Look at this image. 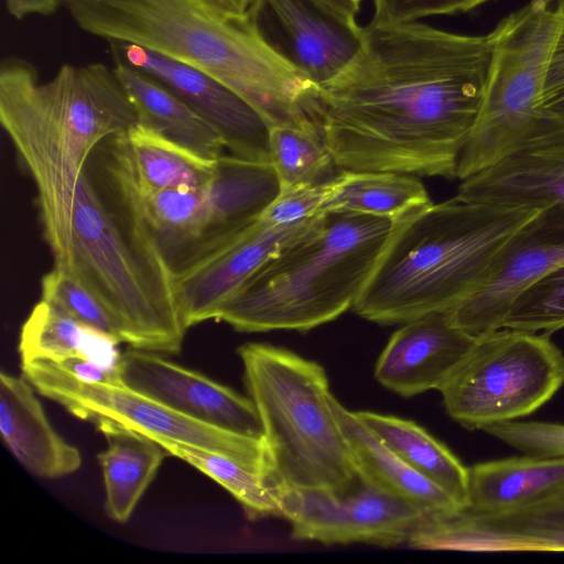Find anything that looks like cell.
<instances>
[{
  "label": "cell",
  "mask_w": 564,
  "mask_h": 564,
  "mask_svg": "<svg viewBox=\"0 0 564 564\" xmlns=\"http://www.w3.org/2000/svg\"><path fill=\"white\" fill-rule=\"evenodd\" d=\"M492 47L490 33L371 21L351 65L317 88V116L335 165L456 178Z\"/></svg>",
  "instance_id": "obj_1"
},
{
  "label": "cell",
  "mask_w": 564,
  "mask_h": 564,
  "mask_svg": "<svg viewBox=\"0 0 564 564\" xmlns=\"http://www.w3.org/2000/svg\"><path fill=\"white\" fill-rule=\"evenodd\" d=\"M0 122L35 183L54 264L67 256L74 203L89 158L138 122L113 68L64 64L40 82L35 66L9 56L0 66Z\"/></svg>",
  "instance_id": "obj_2"
},
{
  "label": "cell",
  "mask_w": 564,
  "mask_h": 564,
  "mask_svg": "<svg viewBox=\"0 0 564 564\" xmlns=\"http://www.w3.org/2000/svg\"><path fill=\"white\" fill-rule=\"evenodd\" d=\"M84 32L135 44L197 68L249 101L273 127L321 131L317 88L276 57L249 18L198 0H61Z\"/></svg>",
  "instance_id": "obj_3"
},
{
  "label": "cell",
  "mask_w": 564,
  "mask_h": 564,
  "mask_svg": "<svg viewBox=\"0 0 564 564\" xmlns=\"http://www.w3.org/2000/svg\"><path fill=\"white\" fill-rule=\"evenodd\" d=\"M539 209L430 203L393 228L354 310L384 325L448 311L476 292L507 242Z\"/></svg>",
  "instance_id": "obj_4"
},
{
  "label": "cell",
  "mask_w": 564,
  "mask_h": 564,
  "mask_svg": "<svg viewBox=\"0 0 564 564\" xmlns=\"http://www.w3.org/2000/svg\"><path fill=\"white\" fill-rule=\"evenodd\" d=\"M393 220L322 213L269 259L219 310L216 319L243 333L307 332L354 307Z\"/></svg>",
  "instance_id": "obj_5"
},
{
  "label": "cell",
  "mask_w": 564,
  "mask_h": 564,
  "mask_svg": "<svg viewBox=\"0 0 564 564\" xmlns=\"http://www.w3.org/2000/svg\"><path fill=\"white\" fill-rule=\"evenodd\" d=\"M104 306L122 343L178 354L185 338L174 275L156 245L113 199L88 162L74 203L65 260Z\"/></svg>",
  "instance_id": "obj_6"
},
{
  "label": "cell",
  "mask_w": 564,
  "mask_h": 564,
  "mask_svg": "<svg viewBox=\"0 0 564 564\" xmlns=\"http://www.w3.org/2000/svg\"><path fill=\"white\" fill-rule=\"evenodd\" d=\"M237 354L281 484L339 492L354 488L360 476L323 366L262 343H246Z\"/></svg>",
  "instance_id": "obj_7"
},
{
  "label": "cell",
  "mask_w": 564,
  "mask_h": 564,
  "mask_svg": "<svg viewBox=\"0 0 564 564\" xmlns=\"http://www.w3.org/2000/svg\"><path fill=\"white\" fill-rule=\"evenodd\" d=\"M563 21L564 0H530L490 32L487 88L458 159L459 181L513 154L564 141V123L543 105L546 70Z\"/></svg>",
  "instance_id": "obj_8"
},
{
  "label": "cell",
  "mask_w": 564,
  "mask_h": 564,
  "mask_svg": "<svg viewBox=\"0 0 564 564\" xmlns=\"http://www.w3.org/2000/svg\"><path fill=\"white\" fill-rule=\"evenodd\" d=\"M549 335L499 328L477 337L440 389L448 415L484 430L546 403L564 383V354Z\"/></svg>",
  "instance_id": "obj_9"
},
{
  "label": "cell",
  "mask_w": 564,
  "mask_h": 564,
  "mask_svg": "<svg viewBox=\"0 0 564 564\" xmlns=\"http://www.w3.org/2000/svg\"><path fill=\"white\" fill-rule=\"evenodd\" d=\"M21 370L39 394L78 419L112 421L154 440L199 447L275 473L265 440L207 424L123 384L84 382L51 360L24 361Z\"/></svg>",
  "instance_id": "obj_10"
},
{
  "label": "cell",
  "mask_w": 564,
  "mask_h": 564,
  "mask_svg": "<svg viewBox=\"0 0 564 564\" xmlns=\"http://www.w3.org/2000/svg\"><path fill=\"white\" fill-rule=\"evenodd\" d=\"M281 517L290 523L295 540L395 546L408 543L425 513L360 477L343 492L285 487Z\"/></svg>",
  "instance_id": "obj_11"
},
{
  "label": "cell",
  "mask_w": 564,
  "mask_h": 564,
  "mask_svg": "<svg viewBox=\"0 0 564 564\" xmlns=\"http://www.w3.org/2000/svg\"><path fill=\"white\" fill-rule=\"evenodd\" d=\"M248 18L262 43L315 88L340 76L364 42L354 15L321 0H253Z\"/></svg>",
  "instance_id": "obj_12"
},
{
  "label": "cell",
  "mask_w": 564,
  "mask_h": 564,
  "mask_svg": "<svg viewBox=\"0 0 564 564\" xmlns=\"http://www.w3.org/2000/svg\"><path fill=\"white\" fill-rule=\"evenodd\" d=\"M408 544L467 552L564 551V486L506 512L476 513L462 507L425 516Z\"/></svg>",
  "instance_id": "obj_13"
},
{
  "label": "cell",
  "mask_w": 564,
  "mask_h": 564,
  "mask_svg": "<svg viewBox=\"0 0 564 564\" xmlns=\"http://www.w3.org/2000/svg\"><path fill=\"white\" fill-rule=\"evenodd\" d=\"M318 216L290 225H273L259 218L230 240L175 270L174 291L184 327L216 319L223 305L246 281L302 236Z\"/></svg>",
  "instance_id": "obj_14"
},
{
  "label": "cell",
  "mask_w": 564,
  "mask_h": 564,
  "mask_svg": "<svg viewBox=\"0 0 564 564\" xmlns=\"http://www.w3.org/2000/svg\"><path fill=\"white\" fill-rule=\"evenodd\" d=\"M115 62L160 82L210 123L232 155L269 162L271 126L242 96L213 76L135 44L110 42Z\"/></svg>",
  "instance_id": "obj_15"
},
{
  "label": "cell",
  "mask_w": 564,
  "mask_h": 564,
  "mask_svg": "<svg viewBox=\"0 0 564 564\" xmlns=\"http://www.w3.org/2000/svg\"><path fill=\"white\" fill-rule=\"evenodd\" d=\"M564 264V207L540 208L501 250L481 286L448 310L455 325L479 337L501 328L516 295Z\"/></svg>",
  "instance_id": "obj_16"
},
{
  "label": "cell",
  "mask_w": 564,
  "mask_h": 564,
  "mask_svg": "<svg viewBox=\"0 0 564 564\" xmlns=\"http://www.w3.org/2000/svg\"><path fill=\"white\" fill-rule=\"evenodd\" d=\"M121 383L185 415L264 440L251 399L159 352L130 348L121 357Z\"/></svg>",
  "instance_id": "obj_17"
},
{
  "label": "cell",
  "mask_w": 564,
  "mask_h": 564,
  "mask_svg": "<svg viewBox=\"0 0 564 564\" xmlns=\"http://www.w3.org/2000/svg\"><path fill=\"white\" fill-rule=\"evenodd\" d=\"M476 340L454 324L449 311L426 314L391 335L376 362L375 378L404 398L440 391Z\"/></svg>",
  "instance_id": "obj_18"
},
{
  "label": "cell",
  "mask_w": 564,
  "mask_h": 564,
  "mask_svg": "<svg viewBox=\"0 0 564 564\" xmlns=\"http://www.w3.org/2000/svg\"><path fill=\"white\" fill-rule=\"evenodd\" d=\"M280 192V182L271 163L223 154L217 159L214 175L205 186L202 238L177 269L257 221Z\"/></svg>",
  "instance_id": "obj_19"
},
{
  "label": "cell",
  "mask_w": 564,
  "mask_h": 564,
  "mask_svg": "<svg viewBox=\"0 0 564 564\" xmlns=\"http://www.w3.org/2000/svg\"><path fill=\"white\" fill-rule=\"evenodd\" d=\"M33 386L22 376L0 373V434L14 457L33 475L55 479L76 473L80 451L48 421Z\"/></svg>",
  "instance_id": "obj_20"
},
{
  "label": "cell",
  "mask_w": 564,
  "mask_h": 564,
  "mask_svg": "<svg viewBox=\"0 0 564 564\" xmlns=\"http://www.w3.org/2000/svg\"><path fill=\"white\" fill-rule=\"evenodd\" d=\"M104 161L140 189L204 187L217 160H208L141 123L97 147Z\"/></svg>",
  "instance_id": "obj_21"
},
{
  "label": "cell",
  "mask_w": 564,
  "mask_h": 564,
  "mask_svg": "<svg viewBox=\"0 0 564 564\" xmlns=\"http://www.w3.org/2000/svg\"><path fill=\"white\" fill-rule=\"evenodd\" d=\"M456 196L508 207H564V141L513 154L463 180Z\"/></svg>",
  "instance_id": "obj_22"
},
{
  "label": "cell",
  "mask_w": 564,
  "mask_h": 564,
  "mask_svg": "<svg viewBox=\"0 0 564 564\" xmlns=\"http://www.w3.org/2000/svg\"><path fill=\"white\" fill-rule=\"evenodd\" d=\"M330 403L362 479L411 502L425 514L452 512L463 507L395 455L333 394Z\"/></svg>",
  "instance_id": "obj_23"
},
{
  "label": "cell",
  "mask_w": 564,
  "mask_h": 564,
  "mask_svg": "<svg viewBox=\"0 0 564 564\" xmlns=\"http://www.w3.org/2000/svg\"><path fill=\"white\" fill-rule=\"evenodd\" d=\"M107 446L98 453L105 512L126 523L169 453L151 436L108 420L94 422Z\"/></svg>",
  "instance_id": "obj_24"
},
{
  "label": "cell",
  "mask_w": 564,
  "mask_h": 564,
  "mask_svg": "<svg viewBox=\"0 0 564 564\" xmlns=\"http://www.w3.org/2000/svg\"><path fill=\"white\" fill-rule=\"evenodd\" d=\"M564 486V457L528 455L468 468L465 508L500 513L528 506Z\"/></svg>",
  "instance_id": "obj_25"
},
{
  "label": "cell",
  "mask_w": 564,
  "mask_h": 564,
  "mask_svg": "<svg viewBox=\"0 0 564 564\" xmlns=\"http://www.w3.org/2000/svg\"><path fill=\"white\" fill-rule=\"evenodd\" d=\"M122 84L141 123L208 160L224 154L225 143L217 130L174 93L151 76L115 62Z\"/></svg>",
  "instance_id": "obj_26"
},
{
  "label": "cell",
  "mask_w": 564,
  "mask_h": 564,
  "mask_svg": "<svg viewBox=\"0 0 564 564\" xmlns=\"http://www.w3.org/2000/svg\"><path fill=\"white\" fill-rule=\"evenodd\" d=\"M355 415L403 462L465 507L468 468L446 445L411 420L370 411Z\"/></svg>",
  "instance_id": "obj_27"
},
{
  "label": "cell",
  "mask_w": 564,
  "mask_h": 564,
  "mask_svg": "<svg viewBox=\"0 0 564 564\" xmlns=\"http://www.w3.org/2000/svg\"><path fill=\"white\" fill-rule=\"evenodd\" d=\"M424 185L412 174L341 170L330 180L322 213H352L393 221L429 205Z\"/></svg>",
  "instance_id": "obj_28"
},
{
  "label": "cell",
  "mask_w": 564,
  "mask_h": 564,
  "mask_svg": "<svg viewBox=\"0 0 564 564\" xmlns=\"http://www.w3.org/2000/svg\"><path fill=\"white\" fill-rule=\"evenodd\" d=\"M180 458L224 487L250 520L281 517L284 486L272 471L249 467L228 456L186 444L155 440Z\"/></svg>",
  "instance_id": "obj_29"
},
{
  "label": "cell",
  "mask_w": 564,
  "mask_h": 564,
  "mask_svg": "<svg viewBox=\"0 0 564 564\" xmlns=\"http://www.w3.org/2000/svg\"><path fill=\"white\" fill-rule=\"evenodd\" d=\"M269 149L281 191L325 183L336 175L333 173L336 165L322 132L273 127Z\"/></svg>",
  "instance_id": "obj_30"
},
{
  "label": "cell",
  "mask_w": 564,
  "mask_h": 564,
  "mask_svg": "<svg viewBox=\"0 0 564 564\" xmlns=\"http://www.w3.org/2000/svg\"><path fill=\"white\" fill-rule=\"evenodd\" d=\"M55 305L41 300L22 325L18 350L21 362L84 356L90 330Z\"/></svg>",
  "instance_id": "obj_31"
},
{
  "label": "cell",
  "mask_w": 564,
  "mask_h": 564,
  "mask_svg": "<svg viewBox=\"0 0 564 564\" xmlns=\"http://www.w3.org/2000/svg\"><path fill=\"white\" fill-rule=\"evenodd\" d=\"M501 328L546 334L564 328V264L543 273L516 295Z\"/></svg>",
  "instance_id": "obj_32"
},
{
  "label": "cell",
  "mask_w": 564,
  "mask_h": 564,
  "mask_svg": "<svg viewBox=\"0 0 564 564\" xmlns=\"http://www.w3.org/2000/svg\"><path fill=\"white\" fill-rule=\"evenodd\" d=\"M42 299L80 323L101 329L120 341L113 321L100 302L66 269L54 265L41 280ZM122 343V341H121Z\"/></svg>",
  "instance_id": "obj_33"
},
{
  "label": "cell",
  "mask_w": 564,
  "mask_h": 564,
  "mask_svg": "<svg viewBox=\"0 0 564 564\" xmlns=\"http://www.w3.org/2000/svg\"><path fill=\"white\" fill-rule=\"evenodd\" d=\"M482 431L532 456L564 457V425L506 421Z\"/></svg>",
  "instance_id": "obj_34"
},
{
  "label": "cell",
  "mask_w": 564,
  "mask_h": 564,
  "mask_svg": "<svg viewBox=\"0 0 564 564\" xmlns=\"http://www.w3.org/2000/svg\"><path fill=\"white\" fill-rule=\"evenodd\" d=\"M329 187L330 180L321 184L283 189L260 218L273 225H290L310 219L322 213Z\"/></svg>",
  "instance_id": "obj_35"
},
{
  "label": "cell",
  "mask_w": 564,
  "mask_h": 564,
  "mask_svg": "<svg viewBox=\"0 0 564 564\" xmlns=\"http://www.w3.org/2000/svg\"><path fill=\"white\" fill-rule=\"evenodd\" d=\"M373 22L399 24L437 14L466 12L488 0H372Z\"/></svg>",
  "instance_id": "obj_36"
},
{
  "label": "cell",
  "mask_w": 564,
  "mask_h": 564,
  "mask_svg": "<svg viewBox=\"0 0 564 564\" xmlns=\"http://www.w3.org/2000/svg\"><path fill=\"white\" fill-rule=\"evenodd\" d=\"M543 105L549 113L564 123V21L546 70Z\"/></svg>",
  "instance_id": "obj_37"
},
{
  "label": "cell",
  "mask_w": 564,
  "mask_h": 564,
  "mask_svg": "<svg viewBox=\"0 0 564 564\" xmlns=\"http://www.w3.org/2000/svg\"><path fill=\"white\" fill-rule=\"evenodd\" d=\"M55 364L84 382L122 384L118 373L110 372L82 356H69Z\"/></svg>",
  "instance_id": "obj_38"
},
{
  "label": "cell",
  "mask_w": 564,
  "mask_h": 564,
  "mask_svg": "<svg viewBox=\"0 0 564 564\" xmlns=\"http://www.w3.org/2000/svg\"><path fill=\"white\" fill-rule=\"evenodd\" d=\"M8 13L17 20L29 15L50 17L62 6L61 0H3Z\"/></svg>",
  "instance_id": "obj_39"
},
{
  "label": "cell",
  "mask_w": 564,
  "mask_h": 564,
  "mask_svg": "<svg viewBox=\"0 0 564 564\" xmlns=\"http://www.w3.org/2000/svg\"><path fill=\"white\" fill-rule=\"evenodd\" d=\"M213 11L230 18H248L253 0H198Z\"/></svg>",
  "instance_id": "obj_40"
},
{
  "label": "cell",
  "mask_w": 564,
  "mask_h": 564,
  "mask_svg": "<svg viewBox=\"0 0 564 564\" xmlns=\"http://www.w3.org/2000/svg\"><path fill=\"white\" fill-rule=\"evenodd\" d=\"M339 11L350 15H356L360 9L361 0H321Z\"/></svg>",
  "instance_id": "obj_41"
}]
</instances>
